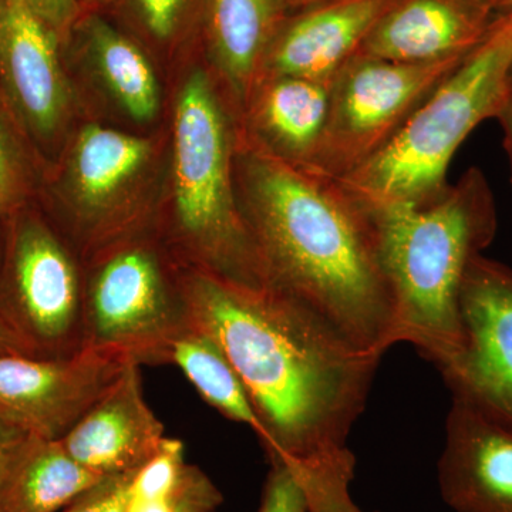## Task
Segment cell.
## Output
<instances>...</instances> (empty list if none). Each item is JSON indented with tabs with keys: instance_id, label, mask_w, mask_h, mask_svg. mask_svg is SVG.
Masks as SVG:
<instances>
[{
	"instance_id": "6da1fadb",
	"label": "cell",
	"mask_w": 512,
	"mask_h": 512,
	"mask_svg": "<svg viewBox=\"0 0 512 512\" xmlns=\"http://www.w3.org/2000/svg\"><path fill=\"white\" fill-rule=\"evenodd\" d=\"M191 323L207 332L247 390L269 463L281 464L308 512H366L350 495V431L382 356L365 352L301 302L184 269Z\"/></svg>"
},
{
	"instance_id": "7a4b0ae2",
	"label": "cell",
	"mask_w": 512,
	"mask_h": 512,
	"mask_svg": "<svg viewBox=\"0 0 512 512\" xmlns=\"http://www.w3.org/2000/svg\"><path fill=\"white\" fill-rule=\"evenodd\" d=\"M235 184L269 285L365 352L383 356L396 345V301L370 208L336 178L288 163L241 133Z\"/></svg>"
},
{
	"instance_id": "3957f363",
	"label": "cell",
	"mask_w": 512,
	"mask_h": 512,
	"mask_svg": "<svg viewBox=\"0 0 512 512\" xmlns=\"http://www.w3.org/2000/svg\"><path fill=\"white\" fill-rule=\"evenodd\" d=\"M384 272L396 301L397 343L439 369L463 348L461 284L497 234V207L480 168L424 205L372 210Z\"/></svg>"
},
{
	"instance_id": "277c9868",
	"label": "cell",
	"mask_w": 512,
	"mask_h": 512,
	"mask_svg": "<svg viewBox=\"0 0 512 512\" xmlns=\"http://www.w3.org/2000/svg\"><path fill=\"white\" fill-rule=\"evenodd\" d=\"M232 124L211 77L195 70L175 104L171 242L185 269L247 288H272L239 207Z\"/></svg>"
},
{
	"instance_id": "5b68a950",
	"label": "cell",
	"mask_w": 512,
	"mask_h": 512,
	"mask_svg": "<svg viewBox=\"0 0 512 512\" xmlns=\"http://www.w3.org/2000/svg\"><path fill=\"white\" fill-rule=\"evenodd\" d=\"M511 64L512 13H501L392 140L339 183L372 210L437 200L450 185L448 165L458 147L510 103Z\"/></svg>"
},
{
	"instance_id": "8992f818",
	"label": "cell",
	"mask_w": 512,
	"mask_h": 512,
	"mask_svg": "<svg viewBox=\"0 0 512 512\" xmlns=\"http://www.w3.org/2000/svg\"><path fill=\"white\" fill-rule=\"evenodd\" d=\"M131 231L96 249L84 269V349L168 365L190 326L183 271L173 275L163 249Z\"/></svg>"
},
{
	"instance_id": "52a82bcc",
	"label": "cell",
	"mask_w": 512,
	"mask_h": 512,
	"mask_svg": "<svg viewBox=\"0 0 512 512\" xmlns=\"http://www.w3.org/2000/svg\"><path fill=\"white\" fill-rule=\"evenodd\" d=\"M15 215L0 278V318L33 356L76 355L84 349V269L42 218Z\"/></svg>"
},
{
	"instance_id": "ba28073f",
	"label": "cell",
	"mask_w": 512,
	"mask_h": 512,
	"mask_svg": "<svg viewBox=\"0 0 512 512\" xmlns=\"http://www.w3.org/2000/svg\"><path fill=\"white\" fill-rule=\"evenodd\" d=\"M466 57L412 64L353 56L333 77L328 123L311 171L339 180L365 164Z\"/></svg>"
},
{
	"instance_id": "9c48e42d",
	"label": "cell",
	"mask_w": 512,
	"mask_h": 512,
	"mask_svg": "<svg viewBox=\"0 0 512 512\" xmlns=\"http://www.w3.org/2000/svg\"><path fill=\"white\" fill-rule=\"evenodd\" d=\"M463 348L439 367L456 399L512 431V268L478 255L461 284Z\"/></svg>"
},
{
	"instance_id": "30bf717a",
	"label": "cell",
	"mask_w": 512,
	"mask_h": 512,
	"mask_svg": "<svg viewBox=\"0 0 512 512\" xmlns=\"http://www.w3.org/2000/svg\"><path fill=\"white\" fill-rule=\"evenodd\" d=\"M130 363L96 350L60 359L0 355V421L43 440H62Z\"/></svg>"
},
{
	"instance_id": "8fae6325",
	"label": "cell",
	"mask_w": 512,
	"mask_h": 512,
	"mask_svg": "<svg viewBox=\"0 0 512 512\" xmlns=\"http://www.w3.org/2000/svg\"><path fill=\"white\" fill-rule=\"evenodd\" d=\"M153 147L146 138L87 126L80 131L70 154L67 183L74 234L87 251L133 229L124 194L150 161Z\"/></svg>"
},
{
	"instance_id": "7c38bea8",
	"label": "cell",
	"mask_w": 512,
	"mask_h": 512,
	"mask_svg": "<svg viewBox=\"0 0 512 512\" xmlns=\"http://www.w3.org/2000/svg\"><path fill=\"white\" fill-rule=\"evenodd\" d=\"M62 40L28 0H0V86L23 127L52 140L69 117Z\"/></svg>"
},
{
	"instance_id": "4fadbf2b",
	"label": "cell",
	"mask_w": 512,
	"mask_h": 512,
	"mask_svg": "<svg viewBox=\"0 0 512 512\" xmlns=\"http://www.w3.org/2000/svg\"><path fill=\"white\" fill-rule=\"evenodd\" d=\"M500 15L497 0H392L357 55L412 64L461 59Z\"/></svg>"
},
{
	"instance_id": "5bb4252c",
	"label": "cell",
	"mask_w": 512,
	"mask_h": 512,
	"mask_svg": "<svg viewBox=\"0 0 512 512\" xmlns=\"http://www.w3.org/2000/svg\"><path fill=\"white\" fill-rule=\"evenodd\" d=\"M439 487L454 512H512V431L453 397Z\"/></svg>"
},
{
	"instance_id": "9a60e30c",
	"label": "cell",
	"mask_w": 512,
	"mask_h": 512,
	"mask_svg": "<svg viewBox=\"0 0 512 512\" xmlns=\"http://www.w3.org/2000/svg\"><path fill=\"white\" fill-rule=\"evenodd\" d=\"M165 439L163 423L144 397L140 366L130 363L59 441L76 463L104 477L137 471Z\"/></svg>"
},
{
	"instance_id": "2e32d148",
	"label": "cell",
	"mask_w": 512,
	"mask_h": 512,
	"mask_svg": "<svg viewBox=\"0 0 512 512\" xmlns=\"http://www.w3.org/2000/svg\"><path fill=\"white\" fill-rule=\"evenodd\" d=\"M392 0H323L288 16L276 33L259 80L293 76L333 80L357 55ZM258 80V82H259Z\"/></svg>"
},
{
	"instance_id": "e0dca14e",
	"label": "cell",
	"mask_w": 512,
	"mask_h": 512,
	"mask_svg": "<svg viewBox=\"0 0 512 512\" xmlns=\"http://www.w3.org/2000/svg\"><path fill=\"white\" fill-rule=\"evenodd\" d=\"M332 83L293 76L259 80L244 109L242 136L288 163L312 170L328 123Z\"/></svg>"
},
{
	"instance_id": "ac0fdd59",
	"label": "cell",
	"mask_w": 512,
	"mask_h": 512,
	"mask_svg": "<svg viewBox=\"0 0 512 512\" xmlns=\"http://www.w3.org/2000/svg\"><path fill=\"white\" fill-rule=\"evenodd\" d=\"M286 0H207L212 60L242 110L261 76L266 52L288 18Z\"/></svg>"
},
{
	"instance_id": "d6986e66",
	"label": "cell",
	"mask_w": 512,
	"mask_h": 512,
	"mask_svg": "<svg viewBox=\"0 0 512 512\" xmlns=\"http://www.w3.org/2000/svg\"><path fill=\"white\" fill-rule=\"evenodd\" d=\"M100 478L76 463L60 441L25 436L0 512H62Z\"/></svg>"
},
{
	"instance_id": "ffe728a7",
	"label": "cell",
	"mask_w": 512,
	"mask_h": 512,
	"mask_svg": "<svg viewBox=\"0 0 512 512\" xmlns=\"http://www.w3.org/2000/svg\"><path fill=\"white\" fill-rule=\"evenodd\" d=\"M82 30L87 56L113 99L131 119L153 120L160 109V87L143 50L97 16L87 18Z\"/></svg>"
},
{
	"instance_id": "44dd1931",
	"label": "cell",
	"mask_w": 512,
	"mask_h": 512,
	"mask_svg": "<svg viewBox=\"0 0 512 512\" xmlns=\"http://www.w3.org/2000/svg\"><path fill=\"white\" fill-rule=\"evenodd\" d=\"M168 365L177 366L202 399L222 416L245 424L254 430L258 439L262 436L261 421L228 357L220 345L191 320L190 326L175 340Z\"/></svg>"
},
{
	"instance_id": "7402d4cb",
	"label": "cell",
	"mask_w": 512,
	"mask_h": 512,
	"mask_svg": "<svg viewBox=\"0 0 512 512\" xmlns=\"http://www.w3.org/2000/svg\"><path fill=\"white\" fill-rule=\"evenodd\" d=\"M221 491L211 478L187 464L173 487L150 500L128 498L127 512H217L222 504Z\"/></svg>"
},
{
	"instance_id": "603a6c76",
	"label": "cell",
	"mask_w": 512,
	"mask_h": 512,
	"mask_svg": "<svg viewBox=\"0 0 512 512\" xmlns=\"http://www.w3.org/2000/svg\"><path fill=\"white\" fill-rule=\"evenodd\" d=\"M29 170L18 137L0 109V212L18 214L29 192Z\"/></svg>"
},
{
	"instance_id": "cb8c5ba5",
	"label": "cell",
	"mask_w": 512,
	"mask_h": 512,
	"mask_svg": "<svg viewBox=\"0 0 512 512\" xmlns=\"http://www.w3.org/2000/svg\"><path fill=\"white\" fill-rule=\"evenodd\" d=\"M134 473L101 477L62 512H127Z\"/></svg>"
},
{
	"instance_id": "d4e9b609",
	"label": "cell",
	"mask_w": 512,
	"mask_h": 512,
	"mask_svg": "<svg viewBox=\"0 0 512 512\" xmlns=\"http://www.w3.org/2000/svg\"><path fill=\"white\" fill-rule=\"evenodd\" d=\"M191 0H133L144 28L154 39L167 42L177 35Z\"/></svg>"
},
{
	"instance_id": "484cf974",
	"label": "cell",
	"mask_w": 512,
	"mask_h": 512,
	"mask_svg": "<svg viewBox=\"0 0 512 512\" xmlns=\"http://www.w3.org/2000/svg\"><path fill=\"white\" fill-rule=\"evenodd\" d=\"M256 512H308L305 495L281 464H271Z\"/></svg>"
},
{
	"instance_id": "4316f807",
	"label": "cell",
	"mask_w": 512,
	"mask_h": 512,
	"mask_svg": "<svg viewBox=\"0 0 512 512\" xmlns=\"http://www.w3.org/2000/svg\"><path fill=\"white\" fill-rule=\"evenodd\" d=\"M29 5L50 26L60 40L66 39L79 19V0H28Z\"/></svg>"
},
{
	"instance_id": "83f0119b",
	"label": "cell",
	"mask_w": 512,
	"mask_h": 512,
	"mask_svg": "<svg viewBox=\"0 0 512 512\" xmlns=\"http://www.w3.org/2000/svg\"><path fill=\"white\" fill-rule=\"evenodd\" d=\"M26 434L12 429L8 424L0 421V508H2L3 494L8 483L10 468L15 461L20 444Z\"/></svg>"
},
{
	"instance_id": "f1b7e54d",
	"label": "cell",
	"mask_w": 512,
	"mask_h": 512,
	"mask_svg": "<svg viewBox=\"0 0 512 512\" xmlns=\"http://www.w3.org/2000/svg\"><path fill=\"white\" fill-rule=\"evenodd\" d=\"M0 355H26L33 356L32 350L26 345L8 323L0 318Z\"/></svg>"
},
{
	"instance_id": "f546056e",
	"label": "cell",
	"mask_w": 512,
	"mask_h": 512,
	"mask_svg": "<svg viewBox=\"0 0 512 512\" xmlns=\"http://www.w3.org/2000/svg\"><path fill=\"white\" fill-rule=\"evenodd\" d=\"M497 120L500 121L501 128H503L504 147L508 154V160H510L512 181V103L505 106V109L498 114Z\"/></svg>"
},
{
	"instance_id": "4dcf8cb0",
	"label": "cell",
	"mask_w": 512,
	"mask_h": 512,
	"mask_svg": "<svg viewBox=\"0 0 512 512\" xmlns=\"http://www.w3.org/2000/svg\"><path fill=\"white\" fill-rule=\"evenodd\" d=\"M286 2H288L289 8L302 10L311 8L313 5H318V3L323 2V0H286Z\"/></svg>"
},
{
	"instance_id": "1f68e13d",
	"label": "cell",
	"mask_w": 512,
	"mask_h": 512,
	"mask_svg": "<svg viewBox=\"0 0 512 512\" xmlns=\"http://www.w3.org/2000/svg\"><path fill=\"white\" fill-rule=\"evenodd\" d=\"M497 5L500 13H512V0H498Z\"/></svg>"
},
{
	"instance_id": "d6a6232c",
	"label": "cell",
	"mask_w": 512,
	"mask_h": 512,
	"mask_svg": "<svg viewBox=\"0 0 512 512\" xmlns=\"http://www.w3.org/2000/svg\"><path fill=\"white\" fill-rule=\"evenodd\" d=\"M508 92H510V103H512V64H511L510 76H508Z\"/></svg>"
},
{
	"instance_id": "836d02e7",
	"label": "cell",
	"mask_w": 512,
	"mask_h": 512,
	"mask_svg": "<svg viewBox=\"0 0 512 512\" xmlns=\"http://www.w3.org/2000/svg\"><path fill=\"white\" fill-rule=\"evenodd\" d=\"M2 217H3V214H2V212H0V218H2ZM0 252H2V248H0ZM0 262H2V256H0Z\"/></svg>"
},
{
	"instance_id": "e575fe53",
	"label": "cell",
	"mask_w": 512,
	"mask_h": 512,
	"mask_svg": "<svg viewBox=\"0 0 512 512\" xmlns=\"http://www.w3.org/2000/svg\"><path fill=\"white\" fill-rule=\"evenodd\" d=\"M497 2H498V0H497ZM497 6H498V5H497Z\"/></svg>"
}]
</instances>
